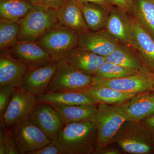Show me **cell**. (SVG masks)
<instances>
[{"label": "cell", "instance_id": "obj_24", "mask_svg": "<svg viewBox=\"0 0 154 154\" xmlns=\"http://www.w3.org/2000/svg\"><path fill=\"white\" fill-rule=\"evenodd\" d=\"M79 6L90 30L98 31L105 29L109 10L95 3H84Z\"/></svg>", "mask_w": 154, "mask_h": 154}, {"label": "cell", "instance_id": "obj_35", "mask_svg": "<svg viewBox=\"0 0 154 154\" xmlns=\"http://www.w3.org/2000/svg\"><path fill=\"white\" fill-rule=\"evenodd\" d=\"M6 127L1 121L0 128V154H6Z\"/></svg>", "mask_w": 154, "mask_h": 154}, {"label": "cell", "instance_id": "obj_18", "mask_svg": "<svg viewBox=\"0 0 154 154\" xmlns=\"http://www.w3.org/2000/svg\"><path fill=\"white\" fill-rule=\"evenodd\" d=\"M131 46L139 54L146 66L154 72V39L134 18L132 19Z\"/></svg>", "mask_w": 154, "mask_h": 154}, {"label": "cell", "instance_id": "obj_27", "mask_svg": "<svg viewBox=\"0 0 154 154\" xmlns=\"http://www.w3.org/2000/svg\"><path fill=\"white\" fill-rule=\"evenodd\" d=\"M20 33L18 22L0 18V51L9 50L17 44Z\"/></svg>", "mask_w": 154, "mask_h": 154}, {"label": "cell", "instance_id": "obj_30", "mask_svg": "<svg viewBox=\"0 0 154 154\" xmlns=\"http://www.w3.org/2000/svg\"><path fill=\"white\" fill-rule=\"evenodd\" d=\"M6 154H21L16 141L8 128L6 127Z\"/></svg>", "mask_w": 154, "mask_h": 154}, {"label": "cell", "instance_id": "obj_14", "mask_svg": "<svg viewBox=\"0 0 154 154\" xmlns=\"http://www.w3.org/2000/svg\"><path fill=\"white\" fill-rule=\"evenodd\" d=\"M8 51L30 69L42 66L53 61L49 54L35 42L19 41Z\"/></svg>", "mask_w": 154, "mask_h": 154}, {"label": "cell", "instance_id": "obj_32", "mask_svg": "<svg viewBox=\"0 0 154 154\" xmlns=\"http://www.w3.org/2000/svg\"><path fill=\"white\" fill-rule=\"evenodd\" d=\"M113 5L124 10L128 14H132L134 7L133 0H109Z\"/></svg>", "mask_w": 154, "mask_h": 154}, {"label": "cell", "instance_id": "obj_20", "mask_svg": "<svg viewBox=\"0 0 154 154\" xmlns=\"http://www.w3.org/2000/svg\"><path fill=\"white\" fill-rule=\"evenodd\" d=\"M37 102L66 105H97L98 102L89 94L82 91L46 92L36 96Z\"/></svg>", "mask_w": 154, "mask_h": 154}, {"label": "cell", "instance_id": "obj_22", "mask_svg": "<svg viewBox=\"0 0 154 154\" xmlns=\"http://www.w3.org/2000/svg\"><path fill=\"white\" fill-rule=\"evenodd\" d=\"M60 116L65 125L72 122L93 120L97 105H66L50 104Z\"/></svg>", "mask_w": 154, "mask_h": 154}, {"label": "cell", "instance_id": "obj_10", "mask_svg": "<svg viewBox=\"0 0 154 154\" xmlns=\"http://www.w3.org/2000/svg\"><path fill=\"white\" fill-rule=\"evenodd\" d=\"M28 120L52 140L65 125L57 110L50 104L44 102H37Z\"/></svg>", "mask_w": 154, "mask_h": 154}, {"label": "cell", "instance_id": "obj_17", "mask_svg": "<svg viewBox=\"0 0 154 154\" xmlns=\"http://www.w3.org/2000/svg\"><path fill=\"white\" fill-rule=\"evenodd\" d=\"M119 106L127 121L139 122L154 114V92L139 93Z\"/></svg>", "mask_w": 154, "mask_h": 154}, {"label": "cell", "instance_id": "obj_7", "mask_svg": "<svg viewBox=\"0 0 154 154\" xmlns=\"http://www.w3.org/2000/svg\"><path fill=\"white\" fill-rule=\"evenodd\" d=\"M152 77V72L144 66L132 75L120 79H104L94 76L92 85L105 86L122 92L138 94L151 91Z\"/></svg>", "mask_w": 154, "mask_h": 154}, {"label": "cell", "instance_id": "obj_5", "mask_svg": "<svg viewBox=\"0 0 154 154\" xmlns=\"http://www.w3.org/2000/svg\"><path fill=\"white\" fill-rule=\"evenodd\" d=\"M79 39V33L59 24L35 42L57 62L66 52L78 46Z\"/></svg>", "mask_w": 154, "mask_h": 154}, {"label": "cell", "instance_id": "obj_36", "mask_svg": "<svg viewBox=\"0 0 154 154\" xmlns=\"http://www.w3.org/2000/svg\"><path fill=\"white\" fill-rule=\"evenodd\" d=\"M145 125L151 134L154 143V114L146 119Z\"/></svg>", "mask_w": 154, "mask_h": 154}, {"label": "cell", "instance_id": "obj_33", "mask_svg": "<svg viewBox=\"0 0 154 154\" xmlns=\"http://www.w3.org/2000/svg\"><path fill=\"white\" fill-rule=\"evenodd\" d=\"M67 0H41L40 5L46 8L57 11Z\"/></svg>", "mask_w": 154, "mask_h": 154}, {"label": "cell", "instance_id": "obj_26", "mask_svg": "<svg viewBox=\"0 0 154 154\" xmlns=\"http://www.w3.org/2000/svg\"><path fill=\"white\" fill-rule=\"evenodd\" d=\"M33 5L28 0H0V17L19 22L28 14Z\"/></svg>", "mask_w": 154, "mask_h": 154}, {"label": "cell", "instance_id": "obj_34", "mask_svg": "<svg viewBox=\"0 0 154 154\" xmlns=\"http://www.w3.org/2000/svg\"><path fill=\"white\" fill-rule=\"evenodd\" d=\"M79 5L86 3H93L103 6L110 11L113 8V5L109 0H74Z\"/></svg>", "mask_w": 154, "mask_h": 154}, {"label": "cell", "instance_id": "obj_16", "mask_svg": "<svg viewBox=\"0 0 154 154\" xmlns=\"http://www.w3.org/2000/svg\"><path fill=\"white\" fill-rule=\"evenodd\" d=\"M0 52V87L19 88L23 77L30 68L14 57L8 51Z\"/></svg>", "mask_w": 154, "mask_h": 154}, {"label": "cell", "instance_id": "obj_4", "mask_svg": "<svg viewBox=\"0 0 154 154\" xmlns=\"http://www.w3.org/2000/svg\"><path fill=\"white\" fill-rule=\"evenodd\" d=\"M94 120L97 128L96 151L111 143L127 119L119 105L98 104Z\"/></svg>", "mask_w": 154, "mask_h": 154}, {"label": "cell", "instance_id": "obj_19", "mask_svg": "<svg viewBox=\"0 0 154 154\" xmlns=\"http://www.w3.org/2000/svg\"><path fill=\"white\" fill-rule=\"evenodd\" d=\"M59 23L80 34L91 30L86 24L79 5L74 0H67L57 11Z\"/></svg>", "mask_w": 154, "mask_h": 154}, {"label": "cell", "instance_id": "obj_37", "mask_svg": "<svg viewBox=\"0 0 154 154\" xmlns=\"http://www.w3.org/2000/svg\"><path fill=\"white\" fill-rule=\"evenodd\" d=\"M120 152L117 149L113 147H108V146H107L104 148L96 150L94 154H120Z\"/></svg>", "mask_w": 154, "mask_h": 154}, {"label": "cell", "instance_id": "obj_21", "mask_svg": "<svg viewBox=\"0 0 154 154\" xmlns=\"http://www.w3.org/2000/svg\"><path fill=\"white\" fill-rule=\"evenodd\" d=\"M93 97L98 104L120 105L129 101L136 94L118 91L109 88L92 85L82 91Z\"/></svg>", "mask_w": 154, "mask_h": 154}, {"label": "cell", "instance_id": "obj_6", "mask_svg": "<svg viewBox=\"0 0 154 154\" xmlns=\"http://www.w3.org/2000/svg\"><path fill=\"white\" fill-rule=\"evenodd\" d=\"M92 83L93 76L84 74L60 60L57 62V67L46 92L80 91Z\"/></svg>", "mask_w": 154, "mask_h": 154}, {"label": "cell", "instance_id": "obj_15", "mask_svg": "<svg viewBox=\"0 0 154 154\" xmlns=\"http://www.w3.org/2000/svg\"><path fill=\"white\" fill-rule=\"evenodd\" d=\"M128 14L118 7H113L109 11L105 29L119 43L131 47L132 19Z\"/></svg>", "mask_w": 154, "mask_h": 154}, {"label": "cell", "instance_id": "obj_23", "mask_svg": "<svg viewBox=\"0 0 154 154\" xmlns=\"http://www.w3.org/2000/svg\"><path fill=\"white\" fill-rule=\"evenodd\" d=\"M131 46L119 43L106 57V61L119 65L139 70L143 67L141 58Z\"/></svg>", "mask_w": 154, "mask_h": 154}, {"label": "cell", "instance_id": "obj_1", "mask_svg": "<svg viewBox=\"0 0 154 154\" xmlns=\"http://www.w3.org/2000/svg\"><path fill=\"white\" fill-rule=\"evenodd\" d=\"M97 128L94 119L65 125L52 140L61 154H94Z\"/></svg>", "mask_w": 154, "mask_h": 154}, {"label": "cell", "instance_id": "obj_28", "mask_svg": "<svg viewBox=\"0 0 154 154\" xmlns=\"http://www.w3.org/2000/svg\"><path fill=\"white\" fill-rule=\"evenodd\" d=\"M139 70L128 68L106 61L94 76L104 79H120L132 75Z\"/></svg>", "mask_w": 154, "mask_h": 154}, {"label": "cell", "instance_id": "obj_12", "mask_svg": "<svg viewBox=\"0 0 154 154\" xmlns=\"http://www.w3.org/2000/svg\"><path fill=\"white\" fill-rule=\"evenodd\" d=\"M106 57L77 46L66 52L60 60L84 74L94 76Z\"/></svg>", "mask_w": 154, "mask_h": 154}, {"label": "cell", "instance_id": "obj_29", "mask_svg": "<svg viewBox=\"0 0 154 154\" xmlns=\"http://www.w3.org/2000/svg\"><path fill=\"white\" fill-rule=\"evenodd\" d=\"M14 88L9 86L0 87V116L2 117L5 112L11 100L12 92Z\"/></svg>", "mask_w": 154, "mask_h": 154}, {"label": "cell", "instance_id": "obj_3", "mask_svg": "<svg viewBox=\"0 0 154 154\" xmlns=\"http://www.w3.org/2000/svg\"><path fill=\"white\" fill-rule=\"evenodd\" d=\"M127 121L122 125L112 142L117 143L124 152L135 154H154L151 134L144 125Z\"/></svg>", "mask_w": 154, "mask_h": 154}, {"label": "cell", "instance_id": "obj_31", "mask_svg": "<svg viewBox=\"0 0 154 154\" xmlns=\"http://www.w3.org/2000/svg\"><path fill=\"white\" fill-rule=\"evenodd\" d=\"M28 154H61L59 149L53 142L47 144L40 148L33 151Z\"/></svg>", "mask_w": 154, "mask_h": 154}, {"label": "cell", "instance_id": "obj_2", "mask_svg": "<svg viewBox=\"0 0 154 154\" xmlns=\"http://www.w3.org/2000/svg\"><path fill=\"white\" fill-rule=\"evenodd\" d=\"M19 41L35 42L59 24L57 12L40 5H33L28 14L19 22Z\"/></svg>", "mask_w": 154, "mask_h": 154}, {"label": "cell", "instance_id": "obj_9", "mask_svg": "<svg viewBox=\"0 0 154 154\" xmlns=\"http://www.w3.org/2000/svg\"><path fill=\"white\" fill-rule=\"evenodd\" d=\"M8 128L21 154H28L52 141L38 127L28 120Z\"/></svg>", "mask_w": 154, "mask_h": 154}, {"label": "cell", "instance_id": "obj_25", "mask_svg": "<svg viewBox=\"0 0 154 154\" xmlns=\"http://www.w3.org/2000/svg\"><path fill=\"white\" fill-rule=\"evenodd\" d=\"M132 14L142 28L154 39V0H133Z\"/></svg>", "mask_w": 154, "mask_h": 154}, {"label": "cell", "instance_id": "obj_39", "mask_svg": "<svg viewBox=\"0 0 154 154\" xmlns=\"http://www.w3.org/2000/svg\"><path fill=\"white\" fill-rule=\"evenodd\" d=\"M153 72V77H152V88L151 91L154 92V72Z\"/></svg>", "mask_w": 154, "mask_h": 154}, {"label": "cell", "instance_id": "obj_38", "mask_svg": "<svg viewBox=\"0 0 154 154\" xmlns=\"http://www.w3.org/2000/svg\"><path fill=\"white\" fill-rule=\"evenodd\" d=\"M28 1L33 3V5H40L41 2V0H28Z\"/></svg>", "mask_w": 154, "mask_h": 154}, {"label": "cell", "instance_id": "obj_13", "mask_svg": "<svg viewBox=\"0 0 154 154\" xmlns=\"http://www.w3.org/2000/svg\"><path fill=\"white\" fill-rule=\"evenodd\" d=\"M119 42L105 29L79 34L78 46L98 55L106 57Z\"/></svg>", "mask_w": 154, "mask_h": 154}, {"label": "cell", "instance_id": "obj_11", "mask_svg": "<svg viewBox=\"0 0 154 154\" xmlns=\"http://www.w3.org/2000/svg\"><path fill=\"white\" fill-rule=\"evenodd\" d=\"M57 67V62L52 61L36 68L29 69L22 79L19 89L36 96L47 91Z\"/></svg>", "mask_w": 154, "mask_h": 154}, {"label": "cell", "instance_id": "obj_8", "mask_svg": "<svg viewBox=\"0 0 154 154\" xmlns=\"http://www.w3.org/2000/svg\"><path fill=\"white\" fill-rule=\"evenodd\" d=\"M37 103L36 96L19 88H14L1 121L5 127L9 128L28 120Z\"/></svg>", "mask_w": 154, "mask_h": 154}]
</instances>
